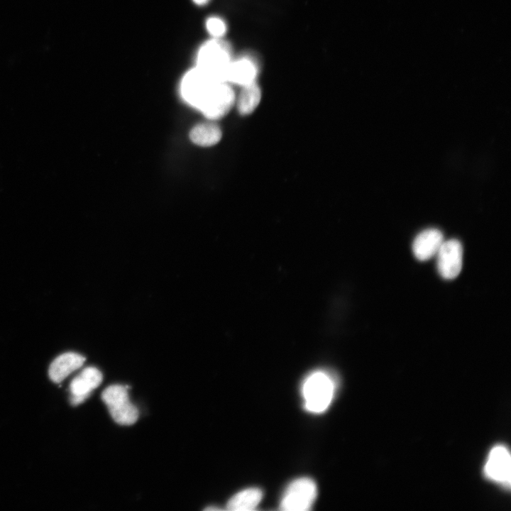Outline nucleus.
<instances>
[{
	"instance_id": "f8f14e48",
	"label": "nucleus",
	"mask_w": 511,
	"mask_h": 511,
	"mask_svg": "<svg viewBox=\"0 0 511 511\" xmlns=\"http://www.w3.org/2000/svg\"><path fill=\"white\" fill-rule=\"evenodd\" d=\"M256 75V64L248 58H241L230 62L226 81L245 86L254 82Z\"/></svg>"
},
{
	"instance_id": "39448f33",
	"label": "nucleus",
	"mask_w": 511,
	"mask_h": 511,
	"mask_svg": "<svg viewBox=\"0 0 511 511\" xmlns=\"http://www.w3.org/2000/svg\"><path fill=\"white\" fill-rule=\"evenodd\" d=\"M235 102V95L225 82L213 84L197 109L210 119H219L225 116Z\"/></svg>"
},
{
	"instance_id": "7ed1b4c3",
	"label": "nucleus",
	"mask_w": 511,
	"mask_h": 511,
	"mask_svg": "<svg viewBox=\"0 0 511 511\" xmlns=\"http://www.w3.org/2000/svg\"><path fill=\"white\" fill-rule=\"evenodd\" d=\"M128 388L121 385H112L107 387L101 395L111 417L121 425L133 424L138 417L137 408L129 400Z\"/></svg>"
},
{
	"instance_id": "20e7f679",
	"label": "nucleus",
	"mask_w": 511,
	"mask_h": 511,
	"mask_svg": "<svg viewBox=\"0 0 511 511\" xmlns=\"http://www.w3.org/2000/svg\"><path fill=\"white\" fill-rule=\"evenodd\" d=\"M317 485L309 478H300L292 482L285 491L280 508L284 511H308L317 498Z\"/></svg>"
},
{
	"instance_id": "ddd939ff",
	"label": "nucleus",
	"mask_w": 511,
	"mask_h": 511,
	"mask_svg": "<svg viewBox=\"0 0 511 511\" xmlns=\"http://www.w3.org/2000/svg\"><path fill=\"white\" fill-rule=\"evenodd\" d=\"M262 491L256 488L243 490L234 495L227 502L226 508L231 511H249L256 509L261 501Z\"/></svg>"
},
{
	"instance_id": "f03ea898",
	"label": "nucleus",
	"mask_w": 511,
	"mask_h": 511,
	"mask_svg": "<svg viewBox=\"0 0 511 511\" xmlns=\"http://www.w3.org/2000/svg\"><path fill=\"white\" fill-rule=\"evenodd\" d=\"M330 375L324 371H315L305 380L302 394L305 408L312 412L324 411L334 396V384Z\"/></svg>"
},
{
	"instance_id": "423d86ee",
	"label": "nucleus",
	"mask_w": 511,
	"mask_h": 511,
	"mask_svg": "<svg viewBox=\"0 0 511 511\" xmlns=\"http://www.w3.org/2000/svg\"><path fill=\"white\" fill-rule=\"evenodd\" d=\"M463 246L457 239L444 240L435 257L439 274L446 280H453L463 266Z\"/></svg>"
},
{
	"instance_id": "9d476101",
	"label": "nucleus",
	"mask_w": 511,
	"mask_h": 511,
	"mask_svg": "<svg viewBox=\"0 0 511 511\" xmlns=\"http://www.w3.org/2000/svg\"><path fill=\"white\" fill-rule=\"evenodd\" d=\"M444 241L443 233L437 229L421 231L414 239L412 249L414 257L426 261L434 257Z\"/></svg>"
},
{
	"instance_id": "dca6fc26",
	"label": "nucleus",
	"mask_w": 511,
	"mask_h": 511,
	"mask_svg": "<svg viewBox=\"0 0 511 511\" xmlns=\"http://www.w3.org/2000/svg\"><path fill=\"white\" fill-rule=\"evenodd\" d=\"M206 27L208 32L216 38L222 36L226 31V24L218 17L209 18L206 22Z\"/></svg>"
},
{
	"instance_id": "9b49d317",
	"label": "nucleus",
	"mask_w": 511,
	"mask_h": 511,
	"mask_svg": "<svg viewBox=\"0 0 511 511\" xmlns=\"http://www.w3.org/2000/svg\"><path fill=\"white\" fill-rule=\"evenodd\" d=\"M85 359L83 356L73 352H67L60 355L49 367L50 378L54 383H61L70 374L79 368L84 364Z\"/></svg>"
},
{
	"instance_id": "4468645a",
	"label": "nucleus",
	"mask_w": 511,
	"mask_h": 511,
	"mask_svg": "<svg viewBox=\"0 0 511 511\" xmlns=\"http://www.w3.org/2000/svg\"><path fill=\"white\" fill-rule=\"evenodd\" d=\"M191 141L200 146H211L221 138L220 128L213 123H202L195 126L189 133Z\"/></svg>"
},
{
	"instance_id": "0eeeda50",
	"label": "nucleus",
	"mask_w": 511,
	"mask_h": 511,
	"mask_svg": "<svg viewBox=\"0 0 511 511\" xmlns=\"http://www.w3.org/2000/svg\"><path fill=\"white\" fill-rule=\"evenodd\" d=\"M216 81L197 67L188 72L183 77L180 91L185 100L197 108Z\"/></svg>"
},
{
	"instance_id": "2eb2a0df",
	"label": "nucleus",
	"mask_w": 511,
	"mask_h": 511,
	"mask_svg": "<svg viewBox=\"0 0 511 511\" xmlns=\"http://www.w3.org/2000/svg\"><path fill=\"white\" fill-rule=\"evenodd\" d=\"M261 99V91L256 82L243 86L237 100V108L241 115L251 114L258 106Z\"/></svg>"
},
{
	"instance_id": "6e6552de",
	"label": "nucleus",
	"mask_w": 511,
	"mask_h": 511,
	"mask_svg": "<svg viewBox=\"0 0 511 511\" xmlns=\"http://www.w3.org/2000/svg\"><path fill=\"white\" fill-rule=\"evenodd\" d=\"M510 455L502 445L495 446L488 454L484 473L489 479L507 488L510 485Z\"/></svg>"
},
{
	"instance_id": "f257e3e1",
	"label": "nucleus",
	"mask_w": 511,
	"mask_h": 511,
	"mask_svg": "<svg viewBox=\"0 0 511 511\" xmlns=\"http://www.w3.org/2000/svg\"><path fill=\"white\" fill-rule=\"evenodd\" d=\"M231 60L229 45L219 40L204 43L197 56V67L211 79L226 82V72Z\"/></svg>"
},
{
	"instance_id": "1a4fd4ad",
	"label": "nucleus",
	"mask_w": 511,
	"mask_h": 511,
	"mask_svg": "<svg viewBox=\"0 0 511 511\" xmlns=\"http://www.w3.org/2000/svg\"><path fill=\"white\" fill-rule=\"evenodd\" d=\"M102 381L101 373L95 367L83 369L70 384V401L74 406L83 402Z\"/></svg>"
},
{
	"instance_id": "f3484780",
	"label": "nucleus",
	"mask_w": 511,
	"mask_h": 511,
	"mask_svg": "<svg viewBox=\"0 0 511 511\" xmlns=\"http://www.w3.org/2000/svg\"><path fill=\"white\" fill-rule=\"evenodd\" d=\"M194 3L199 5H202L206 4L209 0H193Z\"/></svg>"
},
{
	"instance_id": "a211bd4d",
	"label": "nucleus",
	"mask_w": 511,
	"mask_h": 511,
	"mask_svg": "<svg viewBox=\"0 0 511 511\" xmlns=\"http://www.w3.org/2000/svg\"><path fill=\"white\" fill-rule=\"evenodd\" d=\"M205 510H221V508H217L215 507H209L206 508Z\"/></svg>"
}]
</instances>
